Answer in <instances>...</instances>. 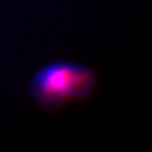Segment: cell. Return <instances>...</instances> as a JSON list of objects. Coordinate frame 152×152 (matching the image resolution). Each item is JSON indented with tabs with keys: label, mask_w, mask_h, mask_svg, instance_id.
I'll return each mask as SVG.
<instances>
[{
	"label": "cell",
	"mask_w": 152,
	"mask_h": 152,
	"mask_svg": "<svg viewBox=\"0 0 152 152\" xmlns=\"http://www.w3.org/2000/svg\"><path fill=\"white\" fill-rule=\"evenodd\" d=\"M97 77L92 69L81 63L57 60L44 65L30 82V94L39 106L56 109L72 101L91 96Z\"/></svg>",
	"instance_id": "cell-1"
}]
</instances>
